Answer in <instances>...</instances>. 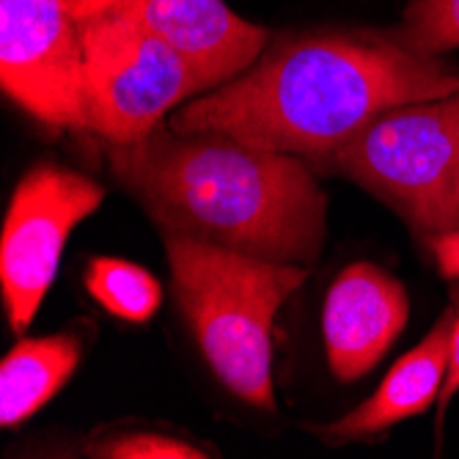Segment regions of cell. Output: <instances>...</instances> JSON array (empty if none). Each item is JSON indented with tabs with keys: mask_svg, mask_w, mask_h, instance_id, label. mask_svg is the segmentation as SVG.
Listing matches in <instances>:
<instances>
[{
	"mask_svg": "<svg viewBox=\"0 0 459 459\" xmlns=\"http://www.w3.org/2000/svg\"><path fill=\"white\" fill-rule=\"evenodd\" d=\"M459 94V74L396 39L311 33L275 45L210 97L171 113L179 135L226 133L325 165L383 110Z\"/></svg>",
	"mask_w": 459,
	"mask_h": 459,
	"instance_id": "1",
	"label": "cell"
},
{
	"mask_svg": "<svg viewBox=\"0 0 459 459\" xmlns=\"http://www.w3.org/2000/svg\"><path fill=\"white\" fill-rule=\"evenodd\" d=\"M108 160L162 231L289 264L319 256L327 201L295 154L226 133L179 135L162 121L138 141L108 143Z\"/></svg>",
	"mask_w": 459,
	"mask_h": 459,
	"instance_id": "2",
	"label": "cell"
},
{
	"mask_svg": "<svg viewBox=\"0 0 459 459\" xmlns=\"http://www.w3.org/2000/svg\"><path fill=\"white\" fill-rule=\"evenodd\" d=\"M174 298L218 380L242 402L273 412V319L306 281L303 264L162 231Z\"/></svg>",
	"mask_w": 459,
	"mask_h": 459,
	"instance_id": "3",
	"label": "cell"
},
{
	"mask_svg": "<svg viewBox=\"0 0 459 459\" xmlns=\"http://www.w3.org/2000/svg\"><path fill=\"white\" fill-rule=\"evenodd\" d=\"M325 165L388 201L424 237L459 229V94L383 110Z\"/></svg>",
	"mask_w": 459,
	"mask_h": 459,
	"instance_id": "4",
	"label": "cell"
},
{
	"mask_svg": "<svg viewBox=\"0 0 459 459\" xmlns=\"http://www.w3.org/2000/svg\"><path fill=\"white\" fill-rule=\"evenodd\" d=\"M86 58L89 130L108 143H130L152 133L162 116L204 91L190 66L113 9L80 22Z\"/></svg>",
	"mask_w": 459,
	"mask_h": 459,
	"instance_id": "5",
	"label": "cell"
},
{
	"mask_svg": "<svg viewBox=\"0 0 459 459\" xmlns=\"http://www.w3.org/2000/svg\"><path fill=\"white\" fill-rule=\"evenodd\" d=\"M0 82L48 127H89L82 36L66 0H0Z\"/></svg>",
	"mask_w": 459,
	"mask_h": 459,
	"instance_id": "6",
	"label": "cell"
},
{
	"mask_svg": "<svg viewBox=\"0 0 459 459\" xmlns=\"http://www.w3.org/2000/svg\"><path fill=\"white\" fill-rule=\"evenodd\" d=\"M102 198L97 182L58 165H36L17 185L0 239V289L14 333L45 300L72 229L97 212Z\"/></svg>",
	"mask_w": 459,
	"mask_h": 459,
	"instance_id": "7",
	"label": "cell"
},
{
	"mask_svg": "<svg viewBox=\"0 0 459 459\" xmlns=\"http://www.w3.org/2000/svg\"><path fill=\"white\" fill-rule=\"evenodd\" d=\"M113 12L162 39L204 91L247 72L267 45V30L237 17L223 0H118Z\"/></svg>",
	"mask_w": 459,
	"mask_h": 459,
	"instance_id": "8",
	"label": "cell"
},
{
	"mask_svg": "<svg viewBox=\"0 0 459 459\" xmlns=\"http://www.w3.org/2000/svg\"><path fill=\"white\" fill-rule=\"evenodd\" d=\"M410 303L396 278L374 264H352L333 281L322 308V336L330 368L352 383L396 342L407 325Z\"/></svg>",
	"mask_w": 459,
	"mask_h": 459,
	"instance_id": "9",
	"label": "cell"
},
{
	"mask_svg": "<svg viewBox=\"0 0 459 459\" xmlns=\"http://www.w3.org/2000/svg\"><path fill=\"white\" fill-rule=\"evenodd\" d=\"M451 322L454 314L446 311L440 322L427 333V339L391 366L374 396H368L360 407H355L336 424L322 427L319 432L333 440L371 437L404 419H412V415H421L424 410H429L440 399L448 374Z\"/></svg>",
	"mask_w": 459,
	"mask_h": 459,
	"instance_id": "10",
	"label": "cell"
},
{
	"mask_svg": "<svg viewBox=\"0 0 459 459\" xmlns=\"http://www.w3.org/2000/svg\"><path fill=\"white\" fill-rule=\"evenodd\" d=\"M80 360L74 336L30 339L17 344L0 366V424L14 427L50 402Z\"/></svg>",
	"mask_w": 459,
	"mask_h": 459,
	"instance_id": "11",
	"label": "cell"
},
{
	"mask_svg": "<svg viewBox=\"0 0 459 459\" xmlns=\"http://www.w3.org/2000/svg\"><path fill=\"white\" fill-rule=\"evenodd\" d=\"M86 286L105 311L127 322H146L162 303L157 278L121 259H94L86 270Z\"/></svg>",
	"mask_w": 459,
	"mask_h": 459,
	"instance_id": "12",
	"label": "cell"
},
{
	"mask_svg": "<svg viewBox=\"0 0 459 459\" xmlns=\"http://www.w3.org/2000/svg\"><path fill=\"white\" fill-rule=\"evenodd\" d=\"M396 41L427 56L459 48V0H412Z\"/></svg>",
	"mask_w": 459,
	"mask_h": 459,
	"instance_id": "13",
	"label": "cell"
},
{
	"mask_svg": "<svg viewBox=\"0 0 459 459\" xmlns=\"http://www.w3.org/2000/svg\"><path fill=\"white\" fill-rule=\"evenodd\" d=\"M91 454L108 456V459H204V456H210L198 446H190L169 435H157V432L121 435V437L94 446Z\"/></svg>",
	"mask_w": 459,
	"mask_h": 459,
	"instance_id": "14",
	"label": "cell"
},
{
	"mask_svg": "<svg viewBox=\"0 0 459 459\" xmlns=\"http://www.w3.org/2000/svg\"><path fill=\"white\" fill-rule=\"evenodd\" d=\"M432 250H435L440 273L448 278H459V229H454L443 237H435Z\"/></svg>",
	"mask_w": 459,
	"mask_h": 459,
	"instance_id": "15",
	"label": "cell"
},
{
	"mask_svg": "<svg viewBox=\"0 0 459 459\" xmlns=\"http://www.w3.org/2000/svg\"><path fill=\"white\" fill-rule=\"evenodd\" d=\"M459 391V308L454 314L451 322V350H448V374H446V383L437 399V407H446L448 399Z\"/></svg>",
	"mask_w": 459,
	"mask_h": 459,
	"instance_id": "16",
	"label": "cell"
},
{
	"mask_svg": "<svg viewBox=\"0 0 459 459\" xmlns=\"http://www.w3.org/2000/svg\"><path fill=\"white\" fill-rule=\"evenodd\" d=\"M118 4V0H66V9L72 12V17L77 22H86L108 9H113Z\"/></svg>",
	"mask_w": 459,
	"mask_h": 459,
	"instance_id": "17",
	"label": "cell"
}]
</instances>
